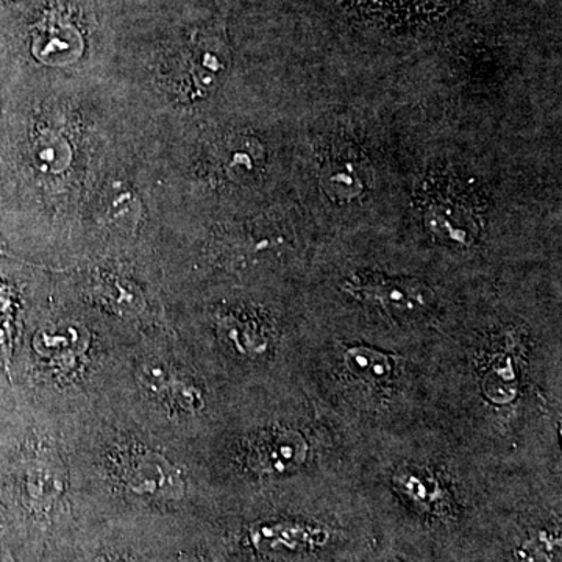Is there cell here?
Returning a JSON list of instances; mask_svg holds the SVG:
<instances>
[{
	"label": "cell",
	"mask_w": 562,
	"mask_h": 562,
	"mask_svg": "<svg viewBox=\"0 0 562 562\" xmlns=\"http://www.w3.org/2000/svg\"><path fill=\"white\" fill-rule=\"evenodd\" d=\"M90 347V335L83 327L69 322L46 325L33 338V350L52 369L69 371L77 368Z\"/></svg>",
	"instance_id": "52a82bcc"
},
{
	"label": "cell",
	"mask_w": 562,
	"mask_h": 562,
	"mask_svg": "<svg viewBox=\"0 0 562 562\" xmlns=\"http://www.w3.org/2000/svg\"><path fill=\"white\" fill-rule=\"evenodd\" d=\"M16 290L0 281V368L10 373L13 361L14 336H16Z\"/></svg>",
	"instance_id": "4fadbf2b"
},
{
	"label": "cell",
	"mask_w": 562,
	"mask_h": 562,
	"mask_svg": "<svg viewBox=\"0 0 562 562\" xmlns=\"http://www.w3.org/2000/svg\"><path fill=\"white\" fill-rule=\"evenodd\" d=\"M225 176L233 181H243L246 176H254L262 162V147L257 139L238 138L224 147L221 158Z\"/></svg>",
	"instance_id": "7c38bea8"
},
{
	"label": "cell",
	"mask_w": 562,
	"mask_h": 562,
	"mask_svg": "<svg viewBox=\"0 0 562 562\" xmlns=\"http://www.w3.org/2000/svg\"><path fill=\"white\" fill-rule=\"evenodd\" d=\"M561 538L552 531H538L517 547V562H553L560 553Z\"/></svg>",
	"instance_id": "2e32d148"
},
{
	"label": "cell",
	"mask_w": 562,
	"mask_h": 562,
	"mask_svg": "<svg viewBox=\"0 0 562 562\" xmlns=\"http://www.w3.org/2000/svg\"><path fill=\"white\" fill-rule=\"evenodd\" d=\"M0 255H5V249H3L2 243H0Z\"/></svg>",
	"instance_id": "ac0fdd59"
},
{
	"label": "cell",
	"mask_w": 562,
	"mask_h": 562,
	"mask_svg": "<svg viewBox=\"0 0 562 562\" xmlns=\"http://www.w3.org/2000/svg\"><path fill=\"white\" fill-rule=\"evenodd\" d=\"M83 41L70 22L47 16L33 29L32 52L46 65H69L80 57Z\"/></svg>",
	"instance_id": "ba28073f"
},
{
	"label": "cell",
	"mask_w": 562,
	"mask_h": 562,
	"mask_svg": "<svg viewBox=\"0 0 562 562\" xmlns=\"http://www.w3.org/2000/svg\"><path fill=\"white\" fill-rule=\"evenodd\" d=\"M353 297L373 303L391 314H414L431 305L432 291L420 281L412 279H371L349 281L346 284Z\"/></svg>",
	"instance_id": "3957f363"
},
{
	"label": "cell",
	"mask_w": 562,
	"mask_h": 562,
	"mask_svg": "<svg viewBox=\"0 0 562 562\" xmlns=\"http://www.w3.org/2000/svg\"><path fill=\"white\" fill-rule=\"evenodd\" d=\"M5 2H10V0H5Z\"/></svg>",
	"instance_id": "d6986e66"
},
{
	"label": "cell",
	"mask_w": 562,
	"mask_h": 562,
	"mask_svg": "<svg viewBox=\"0 0 562 562\" xmlns=\"http://www.w3.org/2000/svg\"><path fill=\"white\" fill-rule=\"evenodd\" d=\"M94 294L106 308L121 314H139L144 308L143 294L131 281L102 277L95 281Z\"/></svg>",
	"instance_id": "8fae6325"
},
{
	"label": "cell",
	"mask_w": 562,
	"mask_h": 562,
	"mask_svg": "<svg viewBox=\"0 0 562 562\" xmlns=\"http://www.w3.org/2000/svg\"><path fill=\"white\" fill-rule=\"evenodd\" d=\"M24 486L33 505L47 508L65 492V479H61L60 468L55 462L40 460L33 468L27 469Z\"/></svg>",
	"instance_id": "30bf717a"
},
{
	"label": "cell",
	"mask_w": 562,
	"mask_h": 562,
	"mask_svg": "<svg viewBox=\"0 0 562 562\" xmlns=\"http://www.w3.org/2000/svg\"><path fill=\"white\" fill-rule=\"evenodd\" d=\"M330 535L319 525L299 520H272L255 525L250 530V542L260 552L302 553L321 549Z\"/></svg>",
	"instance_id": "8992f818"
},
{
	"label": "cell",
	"mask_w": 562,
	"mask_h": 562,
	"mask_svg": "<svg viewBox=\"0 0 562 562\" xmlns=\"http://www.w3.org/2000/svg\"><path fill=\"white\" fill-rule=\"evenodd\" d=\"M425 222L436 238L471 246L482 228V202L460 181H438L424 202Z\"/></svg>",
	"instance_id": "6da1fadb"
},
{
	"label": "cell",
	"mask_w": 562,
	"mask_h": 562,
	"mask_svg": "<svg viewBox=\"0 0 562 562\" xmlns=\"http://www.w3.org/2000/svg\"><path fill=\"white\" fill-rule=\"evenodd\" d=\"M322 190L335 202H353L368 191L371 169L361 151L339 144L325 154L319 168Z\"/></svg>",
	"instance_id": "277c9868"
},
{
	"label": "cell",
	"mask_w": 562,
	"mask_h": 562,
	"mask_svg": "<svg viewBox=\"0 0 562 562\" xmlns=\"http://www.w3.org/2000/svg\"><path fill=\"white\" fill-rule=\"evenodd\" d=\"M114 475L131 494L143 498H177L181 494L180 472L162 454L147 447L122 446L111 457Z\"/></svg>",
	"instance_id": "7a4b0ae2"
},
{
	"label": "cell",
	"mask_w": 562,
	"mask_h": 562,
	"mask_svg": "<svg viewBox=\"0 0 562 562\" xmlns=\"http://www.w3.org/2000/svg\"><path fill=\"white\" fill-rule=\"evenodd\" d=\"M217 336L228 349L243 357H260L269 349V336L257 321L225 314L217 321Z\"/></svg>",
	"instance_id": "9c48e42d"
},
{
	"label": "cell",
	"mask_w": 562,
	"mask_h": 562,
	"mask_svg": "<svg viewBox=\"0 0 562 562\" xmlns=\"http://www.w3.org/2000/svg\"><path fill=\"white\" fill-rule=\"evenodd\" d=\"M308 457V442L301 432L268 431L251 442L247 462L261 475H284L297 471Z\"/></svg>",
	"instance_id": "5b68a950"
},
{
	"label": "cell",
	"mask_w": 562,
	"mask_h": 562,
	"mask_svg": "<svg viewBox=\"0 0 562 562\" xmlns=\"http://www.w3.org/2000/svg\"><path fill=\"white\" fill-rule=\"evenodd\" d=\"M33 160L36 168L43 172L60 173L70 162V147L68 140L63 139L58 133L43 132L33 140Z\"/></svg>",
	"instance_id": "5bb4252c"
},
{
	"label": "cell",
	"mask_w": 562,
	"mask_h": 562,
	"mask_svg": "<svg viewBox=\"0 0 562 562\" xmlns=\"http://www.w3.org/2000/svg\"><path fill=\"white\" fill-rule=\"evenodd\" d=\"M403 490L413 501L419 502L422 505H430L436 501V490H430V486L422 482L420 479L409 476V479L403 480Z\"/></svg>",
	"instance_id": "e0dca14e"
},
{
	"label": "cell",
	"mask_w": 562,
	"mask_h": 562,
	"mask_svg": "<svg viewBox=\"0 0 562 562\" xmlns=\"http://www.w3.org/2000/svg\"><path fill=\"white\" fill-rule=\"evenodd\" d=\"M346 361L351 372L366 380H384L392 372L390 355L369 347H351L346 351Z\"/></svg>",
	"instance_id": "9a60e30c"
}]
</instances>
